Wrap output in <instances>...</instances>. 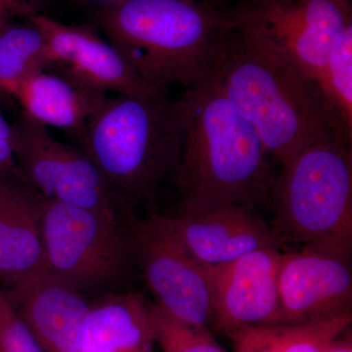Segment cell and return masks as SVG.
Segmentation results:
<instances>
[{"instance_id":"cell-16","label":"cell","mask_w":352,"mask_h":352,"mask_svg":"<svg viewBox=\"0 0 352 352\" xmlns=\"http://www.w3.org/2000/svg\"><path fill=\"white\" fill-rule=\"evenodd\" d=\"M12 95L24 112L45 126L80 136L87 120L107 101L106 94L78 85L60 74L36 72L16 83Z\"/></svg>"},{"instance_id":"cell-12","label":"cell","mask_w":352,"mask_h":352,"mask_svg":"<svg viewBox=\"0 0 352 352\" xmlns=\"http://www.w3.org/2000/svg\"><path fill=\"white\" fill-rule=\"evenodd\" d=\"M31 20L47 39V69H58V74L73 82L104 94L138 97L162 94L146 83L112 44L89 28L65 25L43 14Z\"/></svg>"},{"instance_id":"cell-15","label":"cell","mask_w":352,"mask_h":352,"mask_svg":"<svg viewBox=\"0 0 352 352\" xmlns=\"http://www.w3.org/2000/svg\"><path fill=\"white\" fill-rule=\"evenodd\" d=\"M45 200L17 168L0 171V282L7 289L46 272Z\"/></svg>"},{"instance_id":"cell-3","label":"cell","mask_w":352,"mask_h":352,"mask_svg":"<svg viewBox=\"0 0 352 352\" xmlns=\"http://www.w3.org/2000/svg\"><path fill=\"white\" fill-rule=\"evenodd\" d=\"M214 76L280 166L308 146L337 135L314 83L230 24Z\"/></svg>"},{"instance_id":"cell-18","label":"cell","mask_w":352,"mask_h":352,"mask_svg":"<svg viewBox=\"0 0 352 352\" xmlns=\"http://www.w3.org/2000/svg\"><path fill=\"white\" fill-rule=\"evenodd\" d=\"M351 312L305 324L243 329L233 336V352H327L351 328Z\"/></svg>"},{"instance_id":"cell-14","label":"cell","mask_w":352,"mask_h":352,"mask_svg":"<svg viewBox=\"0 0 352 352\" xmlns=\"http://www.w3.org/2000/svg\"><path fill=\"white\" fill-rule=\"evenodd\" d=\"M43 352H80L91 303L50 273L4 291Z\"/></svg>"},{"instance_id":"cell-6","label":"cell","mask_w":352,"mask_h":352,"mask_svg":"<svg viewBox=\"0 0 352 352\" xmlns=\"http://www.w3.org/2000/svg\"><path fill=\"white\" fill-rule=\"evenodd\" d=\"M134 221L46 199V272L85 295L118 286L136 266Z\"/></svg>"},{"instance_id":"cell-21","label":"cell","mask_w":352,"mask_h":352,"mask_svg":"<svg viewBox=\"0 0 352 352\" xmlns=\"http://www.w3.org/2000/svg\"><path fill=\"white\" fill-rule=\"evenodd\" d=\"M155 340L164 352H226L208 328L176 320L159 305H150Z\"/></svg>"},{"instance_id":"cell-20","label":"cell","mask_w":352,"mask_h":352,"mask_svg":"<svg viewBox=\"0 0 352 352\" xmlns=\"http://www.w3.org/2000/svg\"><path fill=\"white\" fill-rule=\"evenodd\" d=\"M47 39L31 19L0 28V88L6 92L27 76L47 69Z\"/></svg>"},{"instance_id":"cell-7","label":"cell","mask_w":352,"mask_h":352,"mask_svg":"<svg viewBox=\"0 0 352 352\" xmlns=\"http://www.w3.org/2000/svg\"><path fill=\"white\" fill-rule=\"evenodd\" d=\"M234 29L314 82L336 38L352 23V0H222Z\"/></svg>"},{"instance_id":"cell-26","label":"cell","mask_w":352,"mask_h":352,"mask_svg":"<svg viewBox=\"0 0 352 352\" xmlns=\"http://www.w3.org/2000/svg\"><path fill=\"white\" fill-rule=\"evenodd\" d=\"M87 1L98 2L103 6H108V4L117 3V2L124 1V0H87Z\"/></svg>"},{"instance_id":"cell-9","label":"cell","mask_w":352,"mask_h":352,"mask_svg":"<svg viewBox=\"0 0 352 352\" xmlns=\"http://www.w3.org/2000/svg\"><path fill=\"white\" fill-rule=\"evenodd\" d=\"M135 264L164 311L189 326L212 320L207 273L168 233L157 215L133 223Z\"/></svg>"},{"instance_id":"cell-23","label":"cell","mask_w":352,"mask_h":352,"mask_svg":"<svg viewBox=\"0 0 352 352\" xmlns=\"http://www.w3.org/2000/svg\"><path fill=\"white\" fill-rule=\"evenodd\" d=\"M44 0H0V28L41 14Z\"/></svg>"},{"instance_id":"cell-13","label":"cell","mask_w":352,"mask_h":352,"mask_svg":"<svg viewBox=\"0 0 352 352\" xmlns=\"http://www.w3.org/2000/svg\"><path fill=\"white\" fill-rule=\"evenodd\" d=\"M160 222L197 263H231L256 250L278 248L274 231L247 205L224 206L200 214L157 215Z\"/></svg>"},{"instance_id":"cell-8","label":"cell","mask_w":352,"mask_h":352,"mask_svg":"<svg viewBox=\"0 0 352 352\" xmlns=\"http://www.w3.org/2000/svg\"><path fill=\"white\" fill-rule=\"evenodd\" d=\"M11 127L17 170L44 198L119 219H133L131 201L110 186L82 149L60 142L47 126L24 111Z\"/></svg>"},{"instance_id":"cell-17","label":"cell","mask_w":352,"mask_h":352,"mask_svg":"<svg viewBox=\"0 0 352 352\" xmlns=\"http://www.w3.org/2000/svg\"><path fill=\"white\" fill-rule=\"evenodd\" d=\"M150 305L140 296L107 294L91 303L80 352H153Z\"/></svg>"},{"instance_id":"cell-25","label":"cell","mask_w":352,"mask_h":352,"mask_svg":"<svg viewBox=\"0 0 352 352\" xmlns=\"http://www.w3.org/2000/svg\"><path fill=\"white\" fill-rule=\"evenodd\" d=\"M327 352H352V337L351 330L342 333L329 347Z\"/></svg>"},{"instance_id":"cell-24","label":"cell","mask_w":352,"mask_h":352,"mask_svg":"<svg viewBox=\"0 0 352 352\" xmlns=\"http://www.w3.org/2000/svg\"><path fill=\"white\" fill-rule=\"evenodd\" d=\"M17 168L14 154L12 127L0 113V171Z\"/></svg>"},{"instance_id":"cell-11","label":"cell","mask_w":352,"mask_h":352,"mask_svg":"<svg viewBox=\"0 0 352 352\" xmlns=\"http://www.w3.org/2000/svg\"><path fill=\"white\" fill-rule=\"evenodd\" d=\"M281 249L256 250L231 263L204 266L212 320L229 338L243 329L281 324Z\"/></svg>"},{"instance_id":"cell-2","label":"cell","mask_w":352,"mask_h":352,"mask_svg":"<svg viewBox=\"0 0 352 352\" xmlns=\"http://www.w3.org/2000/svg\"><path fill=\"white\" fill-rule=\"evenodd\" d=\"M98 20L109 43L162 94L212 76L229 28L222 0H124L104 6Z\"/></svg>"},{"instance_id":"cell-5","label":"cell","mask_w":352,"mask_h":352,"mask_svg":"<svg viewBox=\"0 0 352 352\" xmlns=\"http://www.w3.org/2000/svg\"><path fill=\"white\" fill-rule=\"evenodd\" d=\"M267 204L281 245L351 252L352 144L330 135L281 166Z\"/></svg>"},{"instance_id":"cell-19","label":"cell","mask_w":352,"mask_h":352,"mask_svg":"<svg viewBox=\"0 0 352 352\" xmlns=\"http://www.w3.org/2000/svg\"><path fill=\"white\" fill-rule=\"evenodd\" d=\"M314 83L333 131L352 144V23L333 41Z\"/></svg>"},{"instance_id":"cell-1","label":"cell","mask_w":352,"mask_h":352,"mask_svg":"<svg viewBox=\"0 0 352 352\" xmlns=\"http://www.w3.org/2000/svg\"><path fill=\"white\" fill-rule=\"evenodd\" d=\"M186 126L171 182L179 214L224 206L267 203L276 173L254 127L226 96L212 75L182 95Z\"/></svg>"},{"instance_id":"cell-4","label":"cell","mask_w":352,"mask_h":352,"mask_svg":"<svg viewBox=\"0 0 352 352\" xmlns=\"http://www.w3.org/2000/svg\"><path fill=\"white\" fill-rule=\"evenodd\" d=\"M166 94L108 98L78 136L110 186L131 203H154L179 162L186 106Z\"/></svg>"},{"instance_id":"cell-22","label":"cell","mask_w":352,"mask_h":352,"mask_svg":"<svg viewBox=\"0 0 352 352\" xmlns=\"http://www.w3.org/2000/svg\"><path fill=\"white\" fill-rule=\"evenodd\" d=\"M0 352H43L2 289H0Z\"/></svg>"},{"instance_id":"cell-10","label":"cell","mask_w":352,"mask_h":352,"mask_svg":"<svg viewBox=\"0 0 352 352\" xmlns=\"http://www.w3.org/2000/svg\"><path fill=\"white\" fill-rule=\"evenodd\" d=\"M281 324H305L351 312V252L305 245L282 252Z\"/></svg>"}]
</instances>
